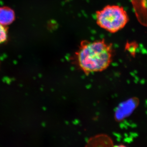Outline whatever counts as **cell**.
I'll return each mask as SVG.
<instances>
[{
	"label": "cell",
	"instance_id": "obj_1",
	"mask_svg": "<svg viewBox=\"0 0 147 147\" xmlns=\"http://www.w3.org/2000/svg\"><path fill=\"white\" fill-rule=\"evenodd\" d=\"M113 45L105 39L82 41L72 57L76 67L86 74L104 71L113 59Z\"/></svg>",
	"mask_w": 147,
	"mask_h": 147
},
{
	"label": "cell",
	"instance_id": "obj_2",
	"mask_svg": "<svg viewBox=\"0 0 147 147\" xmlns=\"http://www.w3.org/2000/svg\"><path fill=\"white\" fill-rule=\"evenodd\" d=\"M98 26L110 33H115L126 26L129 21L128 14L122 7L116 5L105 6L96 13Z\"/></svg>",
	"mask_w": 147,
	"mask_h": 147
},
{
	"label": "cell",
	"instance_id": "obj_3",
	"mask_svg": "<svg viewBox=\"0 0 147 147\" xmlns=\"http://www.w3.org/2000/svg\"><path fill=\"white\" fill-rule=\"evenodd\" d=\"M139 104L138 98L132 97L123 102L120 106L116 115L118 121H121L130 115Z\"/></svg>",
	"mask_w": 147,
	"mask_h": 147
},
{
	"label": "cell",
	"instance_id": "obj_4",
	"mask_svg": "<svg viewBox=\"0 0 147 147\" xmlns=\"http://www.w3.org/2000/svg\"><path fill=\"white\" fill-rule=\"evenodd\" d=\"M137 21L147 27V0H129Z\"/></svg>",
	"mask_w": 147,
	"mask_h": 147
},
{
	"label": "cell",
	"instance_id": "obj_5",
	"mask_svg": "<svg viewBox=\"0 0 147 147\" xmlns=\"http://www.w3.org/2000/svg\"><path fill=\"white\" fill-rule=\"evenodd\" d=\"M113 140L105 134H96L88 140L85 147H113Z\"/></svg>",
	"mask_w": 147,
	"mask_h": 147
},
{
	"label": "cell",
	"instance_id": "obj_6",
	"mask_svg": "<svg viewBox=\"0 0 147 147\" xmlns=\"http://www.w3.org/2000/svg\"><path fill=\"white\" fill-rule=\"evenodd\" d=\"M15 13L8 7H0V24L6 26L11 24L15 19Z\"/></svg>",
	"mask_w": 147,
	"mask_h": 147
},
{
	"label": "cell",
	"instance_id": "obj_7",
	"mask_svg": "<svg viewBox=\"0 0 147 147\" xmlns=\"http://www.w3.org/2000/svg\"><path fill=\"white\" fill-rule=\"evenodd\" d=\"M7 39V29L5 26L0 24V44L5 42Z\"/></svg>",
	"mask_w": 147,
	"mask_h": 147
},
{
	"label": "cell",
	"instance_id": "obj_8",
	"mask_svg": "<svg viewBox=\"0 0 147 147\" xmlns=\"http://www.w3.org/2000/svg\"><path fill=\"white\" fill-rule=\"evenodd\" d=\"M113 147H127L126 146H124L123 145H116V146H114Z\"/></svg>",
	"mask_w": 147,
	"mask_h": 147
}]
</instances>
